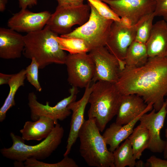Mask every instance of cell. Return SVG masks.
<instances>
[{"label": "cell", "mask_w": 167, "mask_h": 167, "mask_svg": "<svg viewBox=\"0 0 167 167\" xmlns=\"http://www.w3.org/2000/svg\"><path fill=\"white\" fill-rule=\"evenodd\" d=\"M19 7L21 9H26L36 5L37 4V0H18Z\"/></svg>", "instance_id": "d6a6232c"}, {"label": "cell", "mask_w": 167, "mask_h": 167, "mask_svg": "<svg viewBox=\"0 0 167 167\" xmlns=\"http://www.w3.org/2000/svg\"><path fill=\"white\" fill-rule=\"evenodd\" d=\"M39 65L34 58L31 59V62L26 68V76L30 84L33 85L36 91L40 92L42 88L40 84L38 78Z\"/></svg>", "instance_id": "f1b7e54d"}, {"label": "cell", "mask_w": 167, "mask_h": 167, "mask_svg": "<svg viewBox=\"0 0 167 167\" xmlns=\"http://www.w3.org/2000/svg\"><path fill=\"white\" fill-rule=\"evenodd\" d=\"M108 4L121 21L132 25L154 12L156 0H101Z\"/></svg>", "instance_id": "30bf717a"}, {"label": "cell", "mask_w": 167, "mask_h": 167, "mask_svg": "<svg viewBox=\"0 0 167 167\" xmlns=\"http://www.w3.org/2000/svg\"><path fill=\"white\" fill-rule=\"evenodd\" d=\"M25 47L24 36L11 28H0V57L3 59L20 58Z\"/></svg>", "instance_id": "e0dca14e"}, {"label": "cell", "mask_w": 167, "mask_h": 167, "mask_svg": "<svg viewBox=\"0 0 167 167\" xmlns=\"http://www.w3.org/2000/svg\"><path fill=\"white\" fill-rule=\"evenodd\" d=\"M148 15L132 25L121 21H113L111 24L105 46L118 60L122 70L125 67L124 60L127 50L135 41L138 28Z\"/></svg>", "instance_id": "ba28073f"}, {"label": "cell", "mask_w": 167, "mask_h": 167, "mask_svg": "<svg viewBox=\"0 0 167 167\" xmlns=\"http://www.w3.org/2000/svg\"><path fill=\"white\" fill-rule=\"evenodd\" d=\"M143 113L129 123L120 125L115 122L112 123L104 132L103 136L107 145L109 146V150L113 152L123 140L128 138L133 131L134 127L139 121Z\"/></svg>", "instance_id": "ffe728a7"}, {"label": "cell", "mask_w": 167, "mask_h": 167, "mask_svg": "<svg viewBox=\"0 0 167 167\" xmlns=\"http://www.w3.org/2000/svg\"><path fill=\"white\" fill-rule=\"evenodd\" d=\"M56 124L52 119L41 116L36 121H27L19 132L25 140L40 141L47 138L54 129Z\"/></svg>", "instance_id": "d6986e66"}, {"label": "cell", "mask_w": 167, "mask_h": 167, "mask_svg": "<svg viewBox=\"0 0 167 167\" xmlns=\"http://www.w3.org/2000/svg\"><path fill=\"white\" fill-rule=\"evenodd\" d=\"M60 48L71 54L87 53L89 48L84 41L77 38H69L58 36L56 37Z\"/></svg>", "instance_id": "d4e9b609"}, {"label": "cell", "mask_w": 167, "mask_h": 167, "mask_svg": "<svg viewBox=\"0 0 167 167\" xmlns=\"http://www.w3.org/2000/svg\"><path fill=\"white\" fill-rule=\"evenodd\" d=\"M167 114L166 104L165 102L159 110L156 111L153 109L148 113H146L143 115L139 119L140 124L149 131L150 139L148 149L152 152L161 153L164 150L165 141L162 139L160 134Z\"/></svg>", "instance_id": "4fadbf2b"}, {"label": "cell", "mask_w": 167, "mask_h": 167, "mask_svg": "<svg viewBox=\"0 0 167 167\" xmlns=\"http://www.w3.org/2000/svg\"><path fill=\"white\" fill-rule=\"evenodd\" d=\"M58 35L46 25L41 30L24 36L25 47L23 54L27 58H34L42 69L53 63L65 64L67 55L56 40Z\"/></svg>", "instance_id": "7a4b0ae2"}, {"label": "cell", "mask_w": 167, "mask_h": 167, "mask_svg": "<svg viewBox=\"0 0 167 167\" xmlns=\"http://www.w3.org/2000/svg\"><path fill=\"white\" fill-rule=\"evenodd\" d=\"M115 84L122 95H137L158 111L167 96V57H149L141 66L125 67Z\"/></svg>", "instance_id": "6da1fadb"}, {"label": "cell", "mask_w": 167, "mask_h": 167, "mask_svg": "<svg viewBox=\"0 0 167 167\" xmlns=\"http://www.w3.org/2000/svg\"><path fill=\"white\" fill-rule=\"evenodd\" d=\"M155 17L154 12L148 15L138 28L136 33L135 41L144 44L146 43L151 34Z\"/></svg>", "instance_id": "4316f807"}, {"label": "cell", "mask_w": 167, "mask_h": 167, "mask_svg": "<svg viewBox=\"0 0 167 167\" xmlns=\"http://www.w3.org/2000/svg\"><path fill=\"white\" fill-rule=\"evenodd\" d=\"M60 6H79L83 4L85 0H55Z\"/></svg>", "instance_id": "1f68e13d"}, {"label": "cell", "mask_w": 167, "mask_h": 167, "mask_svg": "<svg viewBox=\"0 0 167 167\" xmlns=\"http://www.w3.org/2000/svg\"><path fill=\"white\" fill-rule=\"evenodd\" d=\"M51 14L48 11L33 12L21 9L8 20L7 26L18 32L27 33L41 30L46 25Z\"/></svg>", "instance_id": "5bb4252c"}, {"label": "cell", "mask_w": 167, "mask_h": 167, "mask_svg": "<svg viewBox=\"0 0 167 167\" xmlns=\"http://www.w3.org/2000/svg\"><path fill=\"white\" fill-rule=\"evenodd\" d=\"M165 136L166 139L165 144L163 152V156L165 159H167V127L165 130Z\"/></svg>", "instance_id": "e575fe53"}, {"label": "cell", "mask_w": 167, "mask_h": 167, "mask_svg": "<svg viewBox=\"0 0 167 167\" xmlns=\"http://www.w3.org/2000/svg\"><path fill=\"white\" fill-rule=\"evenodd\" d=\"M166 57H167V55L166 56Z\"/></svg>", "instance_id": "f35d334b"}, {"label": "cell", "mask_w": 167, "mask_h": 167, "mask_svg": "<svg viewBox=\"0 0 167 167\" xmlns=\"http://www.w3.org/2000/svg\"><path fill=\"white\" fill-rule=\"evenodd\" d=\"M135 166L137 167H142L145 166V163L142 160H139L136 162Z\"/></svg>", "instance_id": "8d00e7d4"}, {"label": "cell", "mask_w": 167, "mask_h": 167, "mask_svg": "<svg viewBox=\"0 0 167 167\" xmlns=\"http://www.w3.org/2000/svg\"><path fill=\"white\" fill-rule=\"evenodd\" d=\"M88 103V118L92 119L100 131L105 129L107 123L117 115L122 95L115 83L99 81L94 83Z\"/></svg>", "instance_id": "3957f363"}, {"label": "cell", "mask_w": 167, "mask_h": 167, "mask_svg": "<svg viewBox=\"0 0 167 167\" xmlns=\"http://www.w3.org/2000/svg\"><path fill=\"white\" fill-rule=\"evenodd\" d=\"M64 132L63 127L58 123L47 138L34 145L26 144L21 137L11 132L12 145L1 148L0 152L3 156L15 161L24 162L30 158L44 160L49 157L61 144Z\"/></svg>", "instance_id": "5b68a950"}, {"label": "cell", "mask_w": 167, "mask_h": 167, "mask_svg": "<svg viewBox=\"0 0 167 167\" xmlns=\"http://www.w3.org/2000/svg\"><path fill=\"white\" fill-rule=\"evenodd\" d=\"M26 74V69H23L18 73L13 74L8 84L10 88L9 93L0 109V122H2L5 119L7 111L15 105V95L19 88L24 86Z\"/></svg>", "instance_id": "44dd1931"}, {"label": "cell", "mask_w": 167, "mask_h": 167, "mask_svg": "<svg viewBox=\"0 0 167 167\" xmlns=\"http://www.w3.org/2000/svg\"><path fill=\"white\" fill-rule=\"evenodd\" d=\"M65 64L67 67V80L72 86L85 88L92 81L95 66L89 54H69L67 55Z\"/></svg>", "instance_id": "8fae6325"}, {"label": "cell", "mask_w": 167, "mask_h": 167, "mask_svg": "<svg viewBox=\"0 0 167 167\" xmlns=\"http://www.w3.org/2000/svg\"><path fill=\"white\" fill-rule=\"evenodd\" d=\"M115 167L135 166L136 160L132 146L128 138L113 152Z\"/></svg>", "instance_id": "cb8c5ba5"}, {"label": "cell", "mask_w": 167, "mask_h": 167, "mask_svg": "<svg viewBox=\"0 0 167 167\" xmlns=\"http://www.w3.org/2000/svg\"><path fill=\"white\" fill-rule=\"evenodd\" d=\"M152 103L147 104L142 97L135 94L122 95L115 122L127 124L143 113L151 111Z\"/></svg>", "instance_id": "9a60e30c"}, {"label": "cell", "mask_w": 167, "mask_h": 167, "mask_svg": "<svg viewBox=\"0 0 167 167\" xmlns=\"http://www.w3.org/2000/svg\"><path fill=\"white\" fill-rule=\"evenodd\" d=\"M13 74H7L0 73V85L8 84L13 75Z\"/></svg>", "instance_id": "836d02e7"}, {"label": "cell", "mask_w": 167, "mask_h": 167, "mask_svg": "<svg viewBox=\"0 0 167 167\" xmlns=\"http://www.w3.org/2000/svg\"><path fill=\"white\" fill-rule=\"evenodd\" d=\"M154 13L155 16L162 17L167 22V0H156Z\"/></svg>", "instance_id": "f546056e"}, {"label": "cell", "mask_w": 167, "mask_h": 167, "mask_svg": "<svg viewBox=\"0 0 167 167\" xmlns=\"http://www.w3.org/2000/svg\"><path fill=\"white\" fill-rule=\"evenodd\" d=\"M149 57L167 55V22L164 19L153 24L150 35L145 44Z\"/></svg>", "instance_id": "ac0fdd59"}, {"label": "cell", "mask_w": 167, "mask_h": 167, "mask_svg": "<svg viewBox=\"0 0 167 167\" xmlns=\"http://www.w3.org/2000/svg\"><path fill=\"white\" fill-rule=\"evenodd\" d=\"M145 166L167 167V160L162 159L154 156H152L147 160Z\"/></svg>", "instance_id": "4dcf8cb0"}, {"label": "cell", "mask_w": 167, "mask_h": 167, "mask_svg": "<svg viewBox=\"0 0 167 167\" xmlns=\"http://www.w3.org/2000/svg\"><path fill=\"white\" fill-rule=\"evenodd\" d=\"M7 2V0H0V11H4L6 9V4Z\"/></svg>", "instance_id": "d590c367"}, {"label": "cell", "mask_w": 167, "mask_h": 167, "mask_svg": "<svg viewBox=\"0 0 167 167\" xmlns=\"http://www.w3.org/2000/svg\"><path fill=\"white\" fill-rule=\"evenodd\" d=\"M128 138L131 145L135 159H139L143 152L148 147L150 139L149 131L139 124L134 128Z\"/></svg>", "instance_id": "603a6c76"}, {"label": "cell", "mask_w": 167, "mask_h": 167, "mask_svg": "<svg viewBox=\"0 0 167 167\" xmlns=\"http://www.w3.org/2000/svg\"><path fill=\"white\" fill-rule=\"evenodd\" d=\"M166 104V108L167 110V99H166V101H165Z\"/></svg>", "instance_id": "74e56055"}, {"label": "cell", "mask_w": 167, "mask_h": 167, "mask_svg": "<svg viewBox=\"0 0 167 167\" xmlns=\"http://www.w3.org/2000/svg\"><path fill=\"white\" fill-rule=\"evenodd\" d=\"M25 167H78L75 161L68 156L60 161L55 163H48L39 161L33 158L26 159L24 162Z\"/></svg>", "instance_id": "484cf974"}, {"label": "cell", "mask_w": 167, "mask_h": 167, "mask_svg": "<svg viewBox=\"0 0 167 167\" xmlns=\"http://www.w3.org/2000/svg\"><path fill=\"white\" fill-rule=\"evenodd\" d=\"M102 16L114 21H121L120 17L112 10L109 6L101 0H86Z\"/></svg>", "instance_id": "83f0119b"}, {"label": "cell", "mask_w": 167, "mask_h": 167, "mask_svg": "<svg viewBox=\"0 0 167 167\" xmlns=\"http://www.w3.org/2000/svg\"><path fill=\"white\" fill-rule=\"evenodd\" d=\"M89 54L95 64V71L92 81H104L115 83L122 70L118 60L105 46L91 50Z\"/></svg>", "instance_id": "7c38bea8"}, {"label": "cell", "mask_w": 167, "mask_h": 167, "mask_svg": "<svg viewBox=\"0 0 167 167\" xmlns=\"http://www.w3.org/2000/svg\"><path fill=\"white\" fill-rule=\"evenodd\" d=\"M100 132L94 120H85L78 135L80 154L88 166L115 167L113 153L107 148Z\"/></svg>", "instance_id": "277c9868"}, {"label": "cell", "mask_w": 167, "mask_h": 167, "mask_svg": "<svg viewBox=\"0 0 167 167\" xmlns=\"http://www.w3.org/2000/svg\"><path fill=\"white\" fill-rule=\"evenodd\" d=\"M88 3L91 7L88 21L70 32L60 36L84 40L90 51L97 48L105 46L111 26L114 21L101 16L92 6Z\"/></svg>", "instance_id": "8992f818"}, {"label": "cell", "mask_w": 167, "mask_h": 167, "mask_svg": "<svg viewBox=\"0 0 167 167\" xmlns=\"http://www.w3.org/2000/svg\"><path fill=\"white\" fill-rule=\"evenodd\" d=\"M148 58L145 44L134 41L127 50L124 60L125 67L132 68L141 66L146 62Z\"/></svg>", "instance_id": "7402d4cb"}, {"label": "cell", "mask_w": 167, "mask_h": 167, "mask_svg": "<svg viewBox=\"0 0 167 167\" xmlns=\"http://www.w3.org/2000/svg\"><path fill=\"white\" fill-rule=\"evenodd\" d=\"M70 95L58 102L54 106H50L47 101L43 104L37 100L34 92L28 94V105L30 111V117L32 121H36L41 116L48 117L53 119L56 124L58 120L63 121L69 116L71 112L68 108V105L75 101L78 92V88L74 86L69 90Z\"/></svg>", "instance_id": "9c48e42d"}, {"label": "cell", "mask_w": 167, "mask_h": 167, "mask_svg": "<svg viewBox=\"0 0 167 167\" xmlns=\"http://www.w3.org/2000/svg\"><path fill=\"white\" fill-rule=\"evenodd\" d=\"M85 88L84 92L82 98L79 100L70 103L68 108L72 112L70 122V132L67 140L66 150L63 156H68L72 147L78 138V133L85 120L84 113L92 87L88 85Z\"/></svg>", "instance_id": "2e32d148"}, {"label": "cell", "mask_w": 167, "mask_h": 167, "mask_svg": "<svg viewBox=\"0 0 167 167\" xmlns=\"http://www.w3.org/2000/svg\"><path fill=\"white\" fill-rule=\"evenodd\" d=\"M90 11L88 3L79 6L58 5L55 12L51 14L46 25L58 35L66 34L72 31L71 28L74 25L80 26L86 22Z\"/></svg>", "instance_id": "52a82bcc"}]
</instances>
